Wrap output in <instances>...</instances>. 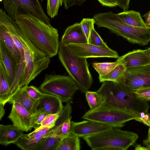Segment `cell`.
<instances>
[{
	"label": "cell",
	"mask_w": 150,
	"mask_h": 150,
	"mask_svg": "<svg viewBox=\"0 0 150 150\" xmlns=\"http://www.w3.org/2000/svg\"><path fill=\"white\" fill-rule=\"evenodd\" d=\"M14 20L22 34L38 49L50 58L57 55L60 41L57 29L30 14L19 15Z\"/></svg>",
	"instance_id": "1"
},
{
	"label": "cell",
	"mask_w": 150,
	"mask_h": 150,
	"mask_svg": "<svg viewBox=\"0 0 150 150\" xmlns=\"http://www.w3.org/2000/svg\"><path fill=\"white\" fill-rule=\"evenodd\" d=\"M102 83L97 92L101 96L104 104L129 112L135 117L141 112L148 111V101L138 98L134 91L124 82L105 81Z\"/></svg>",
	"instance_id": "2"
},
{
	"label": "cell",
	"mask_w": 150,
	"mask_h": 150,
	"mask_svg": "<svg viewBox=\"0 0 150 150\" xmlns=\"http://www.w3.org/2000/svg\"><path fill=\"white\" fill-rule=\"evenodd\" d=\"M98 27H104L129 42L140 45H148L150 42V26L137 27L125 23L118 14L110 11L98 13L93 16Z\"/></svg>",
	"instance_id": "3"
},
{
	"label": "cell",
	"mask_w": 150,
	"mask_h": 150,
	"mask_svg": "<svg viewBox=\"0 0 150 150\" xmlns=\"http://www.w3.org/2000/svg\"><path fill=\"white\" fill-rule=\"evenodd\" d=\"M16 35L23 48L25 66L20 81L19 88L28 85L48 67L50 58L36 47L21 32L17 25Z\"/></svg>",
	"instance_id": "4"
},
{
	"label": "cell",
	"mask_w": 150,
	"mask_h": 150,
	"mask_svg": "<svg viewBox=\"0 0 150 150\" xmlns=\"http://www.w3.org/2000/svg\"><path fill=\"white\" fill-rule=\"evenodd\" d=\"M58 54L59 60L81 92L85 93L93 83L86 58L78 56L67 45L60 41Z\"/></svg>",
	"instance_id": "5"
},
{
	"label": "cell",
	"mask_w": 150,
	"mask_h": 150,
	"mask_svg": "<svg viewBox=\"0 0 150 150\" xmlns=\"http://www.w3.org/2000/svg\"><path fill=\"white\" fill-rule=\"evenodd\" d=\"M138 137L134 132L112 127L82 138L93 150H126Z\"/></svg>",
	"instance_id": "6"
},
{
	"label": "cell",
	"mask_w": 150,
	"mask_h": 150,
	"mask_svg": "<svg viewBox=\"0 0 150 150\" xmlns=\"http://www.w3.org/2000/svg\"><path fill=\"white\" fill-rule=\"evenodd\" d=\"M38 88L42 92L56 96L66 103H71L74 94L79 89L69 76L55 74H46Z\"/></svg>",
	"instance_id": "7"
},
{
	"label": "cell",
	"mask_w": 150,
	"mask_h": 150,
	"mask_svg": "<svg viewBox=\"0 0 150 150\" xmlns=\"http://www.w3.org/2000/svg\"><path fill=\"white\" fill-rule=\"evenodd\" d=\"M135 117L129 112L103 104L96 109L88 110L83 115L82 119L118 128L123 127L126 122L134 120Z\"/></svg>",
	"instance_id": "8"
},
{
	"label": "cell",
	"mask_w": 150,
	"mask_h": 150,
	"mask_svg": "<svg viewBox=\"0 0 150 150\" xmlns=\"http://www.w3.org/2000/svg\"><path fill=\"white\" fill-rule=\"evenodd\" d=\"M4 10L8 16L15 20L19 15L30 14L50 24V19L45 13L38 0H3Z\"/></svg>",
	"instance_id": "9"
},
{
	"label": "cell",
	"mask_w": 150,
	"mask_h": 150,
	"mask_svg": "<svg viewBox=\"0 0 150 150\" xmlns=\"http://www.w3.org/2000/svg\"><path fill=\"white\" fill-rule=\"evenodd\" d=\"M125 77V84L132 91L150 86V64L127 68Z\"/></svg>",
	"instance_id": "10"
},
{
	"label": "cell",
	"mask_w": 150,
	"mask_h": 150,
	"mask_svg": "<svg viewBox=\"0 0 150 150\" xmlns=\"http://www.w3.org/2000/svg\"><path fill=\"white\" fill-rule=\"evenodd\" d=\"M78 57L86 59L89 58L108 57L117 59V51L109 47L99 46L90 43L67 45Z\"/></svg>",
	"instance_id": "11"
},
{
	"label": "cell",
	"mask_w": 150,
	"mask_h": 150,
	"mask_svg": "<svg viewBox=\"0 0 150 150\" xmlns=\"http://www.w3.org/2000/svg\"><path fill=\"white\" fill-rule=\"evenodd\" d=\"M11 112L8 117L13 124L23 132H28L33 128L35 116V112H29L21 104L13 103Z\"/></svg>",
	"instance_id": "12"
},
{
	"label": "cell",
	"mask_w": 150,
	"mask_h": 150,
	"mask_svg": "<svg viewBox=\"0 0 150 150\" xmlns=\"http://www.w3.org/2000/svg\"><path fill=\"white\" fill-rule=\"evenodd\" d=\"M111 128L92 120H87L78 122L72 121L71 133L82 138L102 132Z\"/></svg>",
	"instance_id": "13"
},
{
	"label": "cell",
	"mask_w": 150,
	"mask_h": 150,
	"mask_svg": "<svg viewBox=\"0 0 150 150\" xmlns=\"http://www.w3.org/2000/svg\"><path fill=\"white\" fill-rule=\"evenodd\" d=\"M51 129L50 127H45L34 130L28 134H24L15 144L23 150H36Z\"/></svg>",
	"instance_id": "14"
},
{
	"label": "cell",
	"mask_w": 150,
	"mask_h": 150,
	"mask_svg": "<svg viewBox=\"0 0 150 150\" xmlns=\"http://www.w3.org/2000/svg\"><path fill=\"white\" fill-rule=\"evenodd\" d=\"M28 86L20 88L9 98L7 103L10 104L14 102L18 103L29 112L33 113L37 110L40 99H34L29 96L26 90V88Z\"/></svg>",
	"instance_id": "15"
},
{
	"label": "cell",
	"mask_w": 150,
	"mask_h": 150,
	"mask_svg": "<svg viewBox=\"0 0 150 150\" xmlns=\"http://www.w3.org/2000/svg\"><path fill=\"white\" fill-rule=\"evenodd\" d=\"M117 61L124 64L126 68L136 67L150 64L144 50L138 49L129 52L119 57Z\"/></svg>",
	"instance_id": "16"
},
{
	"label": "cell",
	"mask_w": 150,
	"mask_h": 150,
	"mask_svg": "<svg viewBox=\"0 0 150 150\" xmlns=\"http://www.w3.org/2000/svg\"><path fill=\"white\" fill-rule=\"evenodd\" d=\"M61 40L67 45L88 43L81 23H79L68 26L62 36Z\"/></svg>",
	"instance_id": "17"
},
{
	"label": "cell",
	"mask_w": 150,
	"mask_h": 150,
	"mask_svg": "<svg viewBox=\"0 0 150 150\" xmlns=\"http://www.w3.org/2000/svg\"><path fill=\"white\" fill-rule=\"evenodd\" d=\"M62 103V101L58 97L44 93L40 99L37 109L42 110L48 115L59 113L64 107Z\"/></svg>",
	"instance_id": "18"
},
{
	"label": "cell",
	"mask_w": 150,
	"mask_h": 150,
	"mask_svg": "<svg viewBox=\"0 0 150 150\" xmlns=\"http://www.w3.org/2000/svg\"><path fill=\"white\" fill-rule=\"evenodd\" d=\"M0 61L2 62L6 71L10 88L15 80L17 67L7 50L1 42Z\"/></svg>",
	"instance_id": "19"
},
{
	"label": "cell",
	"mask_w": 150,
	"mask_h": 150,
	"mask_svg": "<svg viewBox=\"0 0 150 150\" xmlns=\"http://www.w3.org/2000/svg\"><path fill=\"white\" fill-rule=\"evenodd\" d=\"M0 42L3 44L7 50L16 65L18 70L21 60L20 52L8 33L5 26L0 23Z\"/></svg>",
	"instance_id": "20"
},
{
	"label": "cell",
	"mask_w": 150,
	"mask_h": 150,
	"mask_svg": "<svg viewBox=\"0 0 150 150\" xmlns=\"http://www.w3.org/2000/svg\"><path fill=\"white\" fill-rule=\"evenodd\" d=\"M23 131L13 124L0 125V144L6 146L15 144L23 134Z\"/></svg>",
	"instance_id": "21"
},
{
	"label": "cell",
	"mask_w": 150,
	"mask_h": 150,
	"mask_svg": "<svg viewBox=\"0 0 150 150\" xmlns=\"http://www.w3.org/2000/svg\"><path fill=\"white\" fill-rule=\"evenodd\" d=\"M127 69L124 64L120 63L108 74L103 76H99V81L100 83L105 81L124 82L125 74Z\"/></svg>",
	"instance_id": "22"
},
{
	"label": "cell",
	"mask_w": 150,
	"mask_h": 150,
	"mask_svg": "<svg viewBox=\"0 0 150 150\" xmlns=\"http://www.w3.org/2000/svg\"><path fill=\"white\" fill-rule=\"evenodd\" d=\"M118 14L123 21L128 25L137 27L147 26L139 12L126 10Z\"/></svg>",
	"instance_id": "23"
},
{
	"label": "cell",
	"mask_w": 150,
	"mask_h": 150,
	"mask_svg": "<svg viewBox=\"0 0 150 150\" xmlns=\"http://www.w3.org/2000/svg\"><path fill=\"white\" fill-rule=\"evenodd\" d=\"M79 137L71 133L64 137L56 150H79L81 148Z\"/></svg>",
	"instance_id": "24"
},
{
	"label": "cell",
	"mask_w": 150,
	"mask_h": 150,
	"mask_svg": "<svg viewBox=\"0 0 150 150\" xmlns=\"http://www.w3.org/2000/svg\"><path fill=\"white\" fill-rule=\"evenodd\" d=\"M0 104L4 106L7 94L9 91L7 75L2 62L0 61Z\"/></svg>",
	"instance_id": "25"
},
{
	"label": "cell",
	"mask_w": 150,
	"mask_h": 150,
	"mask_svg": "<svg viewBox=\"0 0 150 150\" xmlns=\"http://www.w3.org/2000/svg\"><path fill=\"white\" fill-rule=\"evenodd\" d=\"M71 117L67 120L62 125L56 129L50 131L45 138L50 137H64L71 133L72 126Z\"/></svg>",
	"instance_id": "26"
},
{
	"label": "cell",
	"mask_w": 150,
	"mask_h": 150,
	"mask_svg": "<svg viewBox=\"0 0 150 150\" xmlns=\"http://www.w3.org/2000/svg\"><path fill=\"white\" fill-rule=\"evenodd\" d=\"M85 93L86 99L90 110L96 109L104 104L103 101L101 96L97 91L88 90Z\"/></svg>",
	"instance_id": "27"
},
{
	"label": "cell",
	"mask_w": 150,
	"mask_h": 150,
	"mask_svg": "<svg viewBox=\"0 0 150 150\" xmlns=\"http://www.w3.org/2000/svg\"><path fill=\"white\" fill-rule=\"evenodd\" d=\"M63 138L58 137L45 138L36 150H56Z\"/></svg>",
	"instance_id": "28"
},
{
	"label": "cell",
	"mask_w": 150,
	"mask_h": 150,
	"mask_svg": "<svg viewBox=\"0 0 150 150\" xmlns=\"http://www.w3.org/2000/svg\"><path fill=\"white\" fill-rule=\"evenodd\" d=\"M120 63L117 60L115 62H95L92 63V66L99 76H103L109 73Z\"/></svg>",
	"instance_id": "29"
},
{
	"label": "cell",
	"mask_w": 150,
	"mask_h": 150,
	"mask_svg": "<svg viewBox=\"0 0 150 150\" xmlns=\"http://www.w3.org/2000/svg\"><path fill=\"white\" fill-rule=\"evenodd\" d=\"M64 0H47V13L51 18L57 15L59 9L63 3Z\"/></svg>",
	"instance_id": "30"
},
{
	"label": "cell",
	"mask_w": 150,
	"mask_h": 150,
	"mask_svg": "<svg viewBox=\"0 0 150 150\" xmlns=\"http://www.w3.org/2000/svg\"><path fill=\"white\" fill-rule=\"evenodd\" d=\"M80 23L83 31L87 38L88 43H89L91 31L94 28V20L93 18H83Z\"/></svg>",
	"instance_id": "31"
},
{
	"label": "cell",
	"mask_w": 150,
	"mask_h": 150,
	"mask_svg": "<svg viewBox=\"0 0 150 150\" xmlns=\"http://www.w3.org/2000/svg\"><path fill=\"white\" fill-rule=\"evenodd\" d=\"M59 113L47 115L43 120L40 126L36 130H39L45 127L52 128L54 125Z\"/></svg>",
	"instance_id": "32"
},
{
	"label": "cell",
	"mask_w": 150,
	"mask_h": 150,
	"mask_svg": "<svg viewBox=\"0 0 150 150\" xmlns=\"http://www.w3.org/2000/svg\"><path fill=\"white\" fill-rule=\"evenodd\" d=\"M89 43L99 46L109 47L96 32L94 28L91 31Z\"/></svg>",
	"instance_id": "33"
},
{
	"label": "cell",
	"mask_w": 150,
	"mask_h": 150,
	"mask_svg": "<svg viewBox=\"0 0 150 150\" xmlns=\"http://www.w3.org/2000/svg\"><path fill=\"white\" fill-rule=\"evenodd\" d=\"M35 113L33 128L34 130H35L39 127L43 120L48 115L46 112L39 109H37L35 112Z\"/></svg>",
	"instance_id": "34"
},
{
	"label": "cell",
	"mask_w": 150,
	"mask_h": 150,
	"mask_svg": "<svg viewBox=\"0 0 150 150\" xmlns=\"http://www.w3.org/2000/svg\"><path fill=\"white\" fill-rule=\"evenodd\" d=\"M134 92L139 98L147 101L150 100V86L140 88Z\"/></svg>",
	"instance_id": "35"
},
{
	"label": "cell",
	"mask_w": 150,
	"mask_h": 150,
	"mask_svg": "<svg viewBox=\"0 0 150 150\" xmlns=\"http://www.w3.org/2000/svg\"><path fill=\"white\" fill-rule=\"evenodd\" d=\"M26 90L29 96L35 99H40L44 93L41 91L39 88L33 86H27L26 88Z\"/></svg>",
	"instance_id": "36"
},
{
	"label": "cell",
	"mask_w": 150,
	"mask_h": 150,
	"mask_svg": "<svg viewBox=\"0 0 150 150\" xmlns=\"http://www.w3.org/2000/svg\"><path fill=\"white\" fill-rule=\"evenodd\" d=\"M134 120L150 127V114L148 111L141 112L139 116L135 117Z\"/></svg>",
	"instance_id": "37"
},
{
	"label": "cell",
	"mask_w": 150,
	"mask_h": 150,
	"mask_svg": "<svg viewBox=\"0 0 150 150\" xmlns=\"http://www.w3.org/2000/svg\"><path fill=\"white\" fill-rule=\"evenodd\" d=\"M86 0H64L63 4L64 8L68 9L69 8L74 5L81 6Z\"/></svg>",
	"instance_id": "38"
},
{
	"label": "cell",
	"mask_w": 150,
	"mask_h": 150,
	"mask_svg": "<svg viewBox=\"0 0 150 150\" xmlns=\"http://www.w3.org/2000/svg\"><path fill=\"white\" fill-rule=\"evenodd\" d=\"M102 5L109 7L118 6L117 0H98Z\"/></svg>",
	"instance_id": "39"
},
{
	"label": "cell",
	"mask_w": 150,
	"mask_h": 150,
	"mask_svg": "<svg viewBox=\"0 0 150 150\" xmlns=\"http://www.w3.org/2000/svg\"><path fill=\"white\" fill-rule=\"evenodd\" d=\"M130 0H117L118 6L124 11L128 9Z\"/></svg>",
	"instance_id": "40"
},
{
	"label": "cell",
	"mask_w": 150,
	"mask_h": 150,
	"mask_svg": "<svg viewBox=\"0 0 150 150\" xmlns=\"http://www.w3.org/2000/svg\"><path fill=\"white\" fill-rule=\"evenodd\" d=\"M143 144L147 148L148 150H150V127L148 130L147 137L146 139L144 140Z\"/></svg>",
	"instance_id": "41"
},
{
	"label": "cell",
	"mask_w": 150,
	"mask_h": 150,
	"mask_svg": "<svg viewBox=\"0 0 150 150\" xmlns=\"http://www.w3.org/2000/svg\"><path fill=\"white\" fill-rule=\"evenodd\" d=\"M145 22L147 26H150V10L143 16Z\"/></svg>",
	"instance_id": "42"
},
{
	"label": "cell",
	"mask_w": 150,
	"mask_h": 150,
	"mask_svg": "<svg viewBox=\"0 0 150 150\" xmlns=\"http://www.w3.org/2000/svg\"><path fill=\"white\" fill-rule=\"evenodd\" d=\"M4 106L0 104V120H1L5 113Z\"/></svg>",
	"instance_id": "43"
},
{
	"label": "cell",
	"mask_w": 150,
	"mask_h": 150,
	"mask_svg": "<svg viewBox=\"0 0 150 150\" xmlns=\"http://www.w3.org/2000/svg\"><path fill=\"white\" fill-rule=\"evenodd\" d=\"M135 150H148L146 146L144 147L143 146L139 144H137L135 146Z\"/></svg>",
	"instance_id": "44"
},
{
	"label": "cell",
	"mask_w": 150,
	"mask_h": 150,
	"mask_svg": "<svg viewBox=\"0 0 150 150\" xmlns=\"http://www.w3.org/2000/svg\"><path fill=\"white\" fill-rule=\"evenodd\" d=\"M145 53L150 62V47L144 50Z\"/></svg>",
	"instance_id": "45"
}]
</instances>
